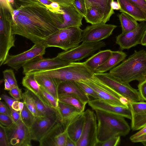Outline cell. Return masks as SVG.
<instances>
[{"instance_id":"6da1fadb","label":"cell","mask_w":146,"mask_h":146,"mask_svg":"<svg viewBox=\"0 0 146 146\" xmlns=\"http://www.w3.org/2000/svg\"><path fill=\"white\" fill-rule=\"evenodd\" d=\"M12 15L13 34L34 44L44 42L63 23L62 14L52 12L43 4L17 7Z\"/></svg>"},{"instance_id":"7a4b0ae2","label":"cell","mask_w":146,"mask_h":146,"mask_svg":"<svg viewBox=\"0 0 146 146\" xmlns=\"http://www.w3.org/2000/svg\"><path fill=\"white\" fill-rule=\"evenodd\" d=\"M113 77L125 83L146 79V51L135 50L134 53L109 72Z\"/></svg>"},{"instance_id":"3957f363","label":"cell","mask_w":146,"mask_h":146,"mask_svg":"<svg viewBox=\"0 0 146 146\" xmlns=\"http://www.w3.org/2000/svg\"><path fill=\"white\" fill-rule=\"evenodd\" d=\"M95 111L98 142H104L115 136H125L129 133L130 127L125 117L100 110Z\"/></svg>"},{"instance_id":"277c9868","label":"cell","mask_w":146,"mask_h":146,"mask_svg":"<svg viewBox=\"0 0 146 146\" xmlns=\"http://www.w3.org/2000/svg\"><path fill=\"white\" fill-rule=\"evenodd\" d=\"M34 75H42L55 78L60 82L80 81L92 77L94 72L84 62H72L65 66L48 70L30 72Z\"/></svg>"},{"instance_id":"5b68a950","label":"cell","mask_w":146,"mask_h":146,"mask_svg":"<svg viewBox=\"0 0 146 146\" xmlns=\"http://www.w3.org/2000/svg\"><path fill=\"white\" fill-rule=\"evenodd\" d=\"M83 31L80 28L76 27L61 29L50 36L44 43L47 48L57 47L68 50L78 46L82 42Z\"/></svg>"},{"instance_id":"8992f818","label":"cell","mask_w":146,"mask_h":146,"mask_svg":"<svg viewBox=\"0 0 146 146\" xmlns=\"http://www.w3.org/2000/svg\"><path fill=\"white\" fill-rule=\"evenodd\" d=\"M12 17L8 9L0 7V66L3 65L11 48L15 47L12 32Z\"/></svg>"},{"instance_id":"52a82bcc","label":"cell","mask_w":146,"mask_h":146,"mask_svg":"<svg viewBox=\"0 0 146 146\" xmlns=\"http://www.w3.org/2000/svg\"><path fill=\"white\" fill-rule=\"evenodd\" d=\"M47 48L44 42L35 44L31 48L15 55L9 54L3 64L18 71L27 63L42 58Z\"/></svg>"},{"instance_id":"ba28073f","label":"cell","mask_w":146,"mask_h":146,"mask_svg":"<svg viewBox=\"0 0 146 146\" xmlns=\"http://www.w3.org/2000/svg\"><path fill=\"white\" fill-rule=\"evenodd\" d=\"M106 46V43L102 41L90 42H82L76 47L59 53L56 57L69 62L80 61L93 54Z\"/></svg>"},{"instance_id":"9c48e42d","label":"cell","mask_w":146,"mask_h":146,"mask_svg":"<svg viewBox=\"0 0 146 146\" xmlns=\"http://www.w3.org/2000/svg\"><path fill=\"white\" fill-rule=\"evenodd\" d=\"M94 75L129 100L135 102L143 101L137 90L131 87L129 83L123 82L115 78L109 72L94 73Z\"/></svg>"},{"instance_id":"30bf717a","label":"cell","mask_w":146,"mask_h":146,"mask_svg":"<svg viewBox=\"0 0 146 146\" xmlns=\"http://www.w3.org/2000/svg\"><path fill=\"white\" fill-rule=\"evenodd\" d=\"M80 81L92 88L98 94L100 99L113 105L126 107L120 101L124 96L98 79L94 74L89 79Z\"/></svg>"},{"instance_id":"8fae6325","label":"cell","mask_w":146,"mask_h":146,"mask_svg":"<svg viewBox=\"0 0 146 146\" xmlns=\"http://www.w3.org/2000/svg\"><path fill=\"white\" fill-rule=\"evenodd\" d=\"M83 113L85 118L84 126L76 146H96L98 141L96 114L89 109H87Z\"/></svg>"},{"instance_id":"7c38bea8","label":"cell","mask_w":146,"mask_h":146,"mask_svg":"<svg viewBox=\"0 0 146 146\" xmlns=\"http://www.w3.org/2000/svg\"><path fill=\"white\" fill-rule=\"evenodd\" d=\"M5 129L10 146L32 145L29 129L23 123L21 119L16 123L5 127Z\"/></svg>"},{"instance_id":"4fadbf2b","label":"cell","mask_w":146,"mask_h":146,"mask_svg":"<svg viewBox=\"0 0 146 146\" xmlns=\"http://www.w3.org/2000/svg\"><path fill=\"white\" fill-rule=\"evenodd\" d=\"M62 120L58 112L48 116L35 117L34 121L29 128L32 140L39 141Z\"/></svg>"},{"instance_id":"5bb4252c","label":"cell","mask_w":146,"mask_h":146,"mask_svg":"<svg viewBox=\"0 0 146 146\" xmlns=\"http://www.w3.org/2000/svg\"><path fill=\"white\" fill-rule=\"evenodd\" d=\"M68 121L62 120L57 123L38 141L39 145L65 146L68 137L66 127Z\"/></svg>"},{"instance_id":"9a60e30c","label":"cell","mask_w":146,"mask_h":146,"mask_svg":"<svg viewBox=\"0 0 146 146\" xmlns=\"http://www.w3.org/2000/svg\"><path fill=\"white\" fill-rule=\"evenodd\" d=\"M117 27L115 25L100 23L87 26L82 33V42H99L109 37Z\"/></svg>"},{"instance_id":"2e32d148","label":"cell","mask_w":146,"mask_h":146,"mask_svg":"<svg viewBox=\"0 0 146 146\" xmlns=\"http://www.w3.org/2000/svg\"><path fill=\"white\" fill-rule=\"evenodd\" d=\"M146 28V21L141 22L135 29L125 33H121L116 37V43L121 50L128 49L141 44Z\"/></svg>"},{"instance_id":"e0dca14e","label":"cell","mask_w":146,"mask_h":146,"mask_svg":"<svg viewBox=\"0 0 146 146\" xmlns=\"http://www.w3.org/2000/svg\"><path fill=\"white\" fill-rule=\"evenodd\" d=\"M69 62L60 60L56 57L52 58H42L29 62L23 67L24 74L31 72L51 70L60 67Z\"/></svg>"},{"instance_id":"ac0fdd59","label":"cell","mask_w":146,"mask_h":146,"mask_svg":"<svg viewBox=\"0 0 146 146\" xmlns=\"http://www.w3.org/2000/svg\"><path fill=\"white\" fill-rule=\"evenodd\" d=\"M131 114V127L134 131L140 130L146 126V102L129 100Z\"/></svg>"},{"instance_id":"d6986e66","label":"cell","mask_w":146,"mask_h":146,"mask_svg":"<svg viewBox=\"0 0 146 146\" xmlns=\"http://www.w3.org/2000/svg\"><path fill=\"white\" fill-rule=\"evenodd\" d=\"M88 104L94 110H100L119 115L131 119V114L129 107L113 105L100 99L90 100Z\"/></svg>"},{"instance_id":"ffe728a7","label":"cell","mask_w":146,"mask_h":146,"mask_svg":"<svg viewBox=\"0 0 146 146\" xmlns=\"http://www.w3.org/2000/svg\"><path fill=\"white\" fill-rule=\"evenodd\" d=\"M58 99L66 96H73L86 105L90 100L89 96L84 92L75 81H73L61 82L58 86Z\"/></svg>"},{"instance_id":"44dd1931","label":"cell","mask_w":146,"mask_h":146,"mask_svg":"<svg viewBox=\"0 0 146 146\" xmlns=\"http://www.w3.org/2000/svg\"><path fill=\"white\" fill-rule=\"evenodd\" d=\"M63 11L62 14L63 23L60 29L71 27H80L82 25L84 17L77 11L73 5L68 6H60Z\"/></svg>"},{"instance_id":"7402d4cb","label":"cell","mask_w":146,"mask_h":146,"mask_svg":"<svg viewBox=\"0 0 146 146\" xmlns=\"http://www.w3.org/2000/svg\"><path fill=\"white\" fill-rule=\"evenodd\" d=\"M83 112L69 121L66 130L68 137L76 144L80 139L82 131L85 121Z\"/></svg>"},{"instance_id":"603a6c76","label":"cell","mask_w":146,"mask_h":146,"mask_svg":"<svg viewBox=\"0 0 146 146\" xmlns=\"http://www.w3.org/2000/svg\"><path fill=\"white\" fill-rule=\"evenodd\" d=\"M25 75L22 81L23 86L36 96L44 103L51 107L43 94L34 74L29 72Z\"/></svg>"},{"instance_id":"cb8c5ba5","label":"cell","mask_w":146,"mask_h":146,"mask_svg":"<svg viewBox=\"0 0 146 146\" xmlns=\"http://www.w3.org/2000/svg\"><path fill=\"white\" fill-rule=\"evenodd\" d=\"M120 9V12L126 13L137 21H146L145 16L143 11L129 0H117Z\"/></svg>"},{"instance_id":"d4e9b609","label":"cell","mask_w":146,"mask_h":146,"mask_svg":"<svg viewBox=\"0 0 146 146\" xmlns=\"http://www.w3.org/2000/svg\"><path fill=\"white\" fill-rule=\"evenodd\" d=\"M126 56V54L122 51H112L109 58L104 63L97 68L94 72L102 73L110 71L123 61Z\"/></svg>"},{"instance_id":"484cf974","label":"cell","mask_w":146,"mask_h":146,"mask_svg":"<svg viewBox=\"0 0 146 146\" xmlns=\"http://www.w3.org/2000/svg\"><path fill=\"white\" fill-rule=\"evenodd\" d=\"M34 75L39 85L58 100V87L60 81L56 79L43 75Z\"/></svg>"},{"instance_id":"4316f807","label":"cell","mask_w":146,"mask_h":146,"mask_svg":"<svg viewBox=\"0 0 146 146\" xmlns=\"http://www.w3.org/2000/svg\"><path fill=\"white\" fill-rule=\"evenodd\" d=\"M86 9L92 6L98 7L103 13L104 18L103 23L109 21L111 16L114 13L111 6L114 0H85Z\"/></svg>"},{"instance_id":"83f0119b","label":"cell","mask_w":146,"mask_h":146,"mask_svg":"<svg viewBox=\"0 0 146 146\" xmlns=\"http://www.w3.org/2000/svg\"><path fill=\"white\" fill-rule=\"evenodd\" d=\"M112 51L110 49L100 51L87 59L84 63L89 69L94 72L97 68L104 63L109 58Z\"/></svg>"},{"instance_id":"f1b7e54d","label":"cell","mask_w":146,"mask_h":146,"mask_svg":"<svg viewBox=\"0 0 146 146\" xmlns=\"http://www.w3.org/2000/svg\"><path fill=\"white\" fill-rule=\"evenodd\" d=\"M58 111L62 120L68 121L83 112L74 107L58 101Z\"/></svg>"},{"instance_id":"f546056e","label":"cell","mask_w":146,"mask_h":146,"mask_svg":"<svg viewBox=\"0 0 146 146\" xmlns=\"http://www.w3.org/2000/svg\"><path fill=\"white\" fill-rule=\"evenodd\" d=\"M26 91L33 100L40 116H48L58 112V110L45 104L36 96L28 90Z\"/></svg>"},{"instance_id":"4dcf8cb0","label":"cell","mask_w":146,"mask_h":146,"mask_svg":"<svg viewBox=\"0 0 146 146\" xmlns=\"http://www.w3.org/2000/svg\"><path fill=\"white\" fill-rule=\"evenodd\" d=\"M84 18L86 22L93 25L103 23L104 16L98 7L92 6L86 9V13Z\"/></svg>"},{"instance_id":"1f68e13d","label":"cell","mask_w":146,"mask_h":146,"mask_svg":"<svg viewBox=\"0 0 146 146\" xmlns=\"http://www.w3.org/2000/svg\"><path fill=\"white\" fill-rule=\"evenodd\" d=\"M119 20L122 33H125L136 29L139 24L135 19L125 13L121 12L117 15Z\"/></svg>"},{"instance_id":"d6a6232c","label":"cell","mask_w":146,"mask_h":146,"mask_svg":"<svg viewBox=\"0 0 146 146\" xmlns=\"http://www.w3.org/2000/svg\"><path fill=\"white\" fill-rule=\"evenodd\" d=\"M58 101L72 106L82 112L84 111L86 105L78 98L72 96H66L59 98Z\"/></svg>"},{"instance_id":"836d02e7","label":"cell","mask_w":146,"mask_h":146,"mask_svg":"<svg viewBox=\"0 0 146 146\" xmlns=\"http://www.w3.org/2000/svg\"><path fill=\"white\" fill-rule=\"evenodd\" d=\"M35 118V116L24 104L23 110L21 113V119L22 121L29 129L33 125Z\"/></svg>"},{"instance_id":"e575fe53","label":"cell","mask_w":146,"mask_h":146,"mask_svg":"<svg viewBox=\"0 0 146 146\" xmlns=\"http://www.w3.org/2000/svg\"><path fill=\"white\" fill-rule=\"evenodd\" d=\"M22 96L23 102L28 109L35 117L40 116L33 100L26 91L23 93Z\"/></svg>"},{"instance_id":"d590c367","label":"cell","mask_w":146,"mask_h":146,"mask_svg":"<svg viewBox=\"0 0 146 146\" xmlns=\"http://www.w3.org/2000/svg\"><path fill=\"white\" fill-rule=\"evenodd\" d=\"M130 139L132 142H140L146 146V126L131 136Z\"/></svg>"},{"instance_id":"8d00e7d4","label":"cell","mask_w":146,"mask_h":146,"mask_svg":"<svg viewBox=\"0 0 146 146\" xmlns=\"http://www.w3.org/2000/svg\"><path fill=\"white\" fill-rule=\"evenodd\" d=\"M4 80L6 79L11 85V88L18 86L14 73L11 69H7L3 72Z\"/></svg>"},{"instance_id":"74e56055","label":"cell","mask_w":146,"mask_h":146,"mask_svg":"<svg viewBox=\"0 0 146 146\" xmlns=\"http://www.w3.org/2000/svg\"><path fill=\"white\" fill-rule=\"evenodd\" d=\"M41 92L50 106L58 111V100L46 90L42 87L40 86Z\"/></svg>"},{"instance_id":"f35d334b","label":"cell","mask_w":146,"mask_h":146,"mask_svg":"<svg viewBox=\"0 0 146 146\" xmlns=\"http://www.w3.org/2000/svg\"><path fill=\"white\" fill-rule=\"evenodd\" d=\"M75 82L84 92L88 96H90L94 99H100L98 94L91 87L81 81Z\"/></svg>"},{"instance_id":"ab89813d","label":"cell","mask_w":146,"mask_h":146,"mask_svg":"<svg viewBox=\"0 0 146 146\" xmlns=\"http://www.w3.org/2000/svg\"><path fill=\"white\" fill-rule=\"evenodd\" d=\"M72 4L79 13L84 17L86 13L85 0H74Z\"/></svg>"},{"instance_id":"60d3db41","label":"cell","mask_w":146,"mask_h":146,"mask_svg":"<svg viewBox=\"0 0 146 146\" xmlns=\"http://www.w3.org/2000/svg\"><path fill=\"white\" fill-rule=\"evenodd\" d=\"M38 4H43L40 0H14V3L13 5L14 4L16 8Z\"/></svg>"},{"instance_id":"b9f144b4","label":"cell","mask_w":146,"mask_h":146,"mask_svg":"<svg viewBox=\"0 0 146 146\" xmlns=\"http://www.w3.org/2000/svg\"><path fill=\"white\" fill-rule=\"evenodd\" d=\"M120 141V136L111 137L102 142H98L96 146H116L118 145Z\"/></svg>"},{"instance_id":"7bdbcfd3","label":"cell","mask_w":146,"mask_h":146,"mask_svg":"<svg viewBox=\"0 0 146 146\" xmlns=\"http://www.w3.org/2000/svg\"><path fill=\"white\" fill-rule=\"evenodd\" d=\"M0 146H10L5 127L0 124Z\"/></svg>"},{"instance_id":"ee69618b","label":"cell","mask_w":146,"mask_h":146,"mask_svg":"<svg viewBox=\"0 0 146 146\" xmlns=\"http://www.w3.org/2000/svg\"><path fill=\"white\" fill-rule=\"evenodd\" d=\"M0 124L5 127H8L14 123L11 117L3 114L0 113Z\"/></svg>"},{"instance_id":"f6af8a7d","label":"cell","mask_w":146,"mask_h":146,"mask_svg":"<svg viewBox=\"0 0 146 146\" xmlns=\"http://www.w3.org/2000/svg\"><path fill=\"white\" fill-rule=\"evenodd\" d=\"M9 93L13 98L17 100H19L23 99V93L18 86L12 88Z\"/></svg>"},{"instance_id":"bcb514c9","label":"cell","mask_w":146,"mask_h":146,"mask_svg":"<svg viewBox=\"0 0 146 146\" xmlns=\"http://www.w3.org/2000/svg\"><path fill=\"white\" fill-rule=\"evenodd\" d=\"M138 88V91L143 100L146 101V79L139 83Z\"/></svg>"},{"instance_id":"7dc6e473","label":"cell","mask_w":146,"mask_h":146,"mask_svg":"<svg viewBox=\"0 0 146 146\" xmlns=\"http://www.w3.org/2000/svg\"><path fill=\"white\" fill-rule=\"evenodd\" d=\"M45 6L53 12L60 14H62L63 13L59 5L56 2H52L50 4Z\"/></svg>"},{"instance_id":"c3c4849f","label":"cell","mask_w":146,"mask_h":146,"mask_svg":"<svg viewBox=\"0 0 146 146\" xmlns=\"http://www.w3.org/2000/svg\"><path fill=\"white\" fill-rule=\"evenodd\" d=\"M129 0L143 11L146 18V1L145 0Z\"/></svg>"},{"instance_id":"681fc988","label":"cell","mask_w":146,"mask_h":146,"mask_svg":"<svg viewBox=\"0 0 146 146\" xmlns=\"http://www.w3.org/2000/svg\"><path fill=\"white\" fill-rule=\"evenodd\" d=\"M1 97L6 103L11 111L13 110L12 108L13 103L15 101L18 100L5 94H2Z\"/></svg>"},{"instance_id":"f907efd6","label":"cell","mask_w":146,"mask_h":146,"mask_svg":"<svg viewBox=\"0 0 146 146\" xmlns=\"http://www.w3.org/2000/svg\"><path fill=\"white\" fill-rule=\"evenodd\" d=\"M0 113L8 115L11 117V111L6 105L2 102H0Z\"/></svg>"},{"instance_id":"816d5d0a","label":"cell","mask_w":146,"mask_h":146,"mask_svg":"<svg viewBox=\"0 0 146 146\" xmlns=\"http://www.w3.org/2000/svg\"><path fill=\"white\" fill-rule=\"evenodd\" d=\"M24 102L17 100L14 102L12 106V108L14 110L19 111L20 113L22 112L24 106Z\"/></svg>"},{"instance_id":"f5cc1de1","label":"cell","mask_w":146,"mask_h":146,"mask_svg":"<svg viewBox=\"0 0 146 146\" xmlns=\"http://www.w3.org/2000/svg\"><path fill=\"white\" fill-rule=\"evenodd\" d=\"M52 2L58 3L60 6H68L72 4L74 0H50Z\"/></svg>"},{"instance_id":"db71d44e","label":"cell","mask_w":146,"mask_h":146,"mask_svg":"<svg viewBox=\"0 0 146 146\" xmlns=\"http://www.w3.org/2000/svg\"><path fill=\"white\" fill-rule=\"evenodd\" d=\"M0 4L3 7L8 9L11 14L14 11V9L10 3L8 1V0H0Z\"/></svg>"},{"instance_id":"11a10c76","label":"cell","mask_w":146,"mask_h":146,"mask_svg":"<svg viewBox=\"0 0 146 146\" xmlns=\"http://www.w3.org/2000/svg\"><path fill=\"white\" fill-rule=\"evenodd\" d=\"M11 115L14 123H16L21 119V113L19 111L13 110L11 111Z\"/></svg>"},{"instance_id":"9f6ffc18","label":"cell","mask_w":146,"mask_h":146,"mask_svg":"<svg viewBox=\"0 0 146 146\" xmlns=\"http://www.w3.org/2000/svg\"><path fill=\"white\" fill-rule=\"evenodd\" d=\"M111 6L112 9L114 10H120V6L118 2L113 1L111 3Z\"/></svg>"},{"instance_id":"6f0895ef","label":"cell","mask_w":146,"mask_h":146,"mask_svg":"<svg viewBox=\"0 0 146 146\" xmlns=\"http://www.w3.org/2000/svg\"><path fill=\"white\" fill-rule=\"evenodd\" d=\"M65 146H76V144L68 136L67 137Z\"/></svg>"},{"instance_id":"680465c9","label":"cell","mask_w":146,"mask_h":146,"mask_svg":"<svg viewBox=\"0 0 146 146\" xmlns=\"http://www.w3.org/2000/svg\"><path fill=\"white\" fill-rule=\"evenodd\" d=\"M140 44L146 46V28L144 32Z\"/></svg>"},{"instance_id":"91938a15","label":"cell","mask_w":146,"mask_h":146,"mask_svg":"<svg viewBox=\"0 0 146 146\" xmlns=\"http://www.w3.org/2000/svg\"><path fill=\"white\" fill-rule=\"evenodd\" d=\"M4 90H6L10 91L11 89V87L8 82L6 79L4 80Z\"/></svg>"},{"instance_id":"94428289","label":"cell","mask_w":146,"mask_h":146,"mask_svg":"<svg viewBox=\"0 0 146 146\" xmlns=\"http://www.w3.org/2000/svg\"><path fill=\"white\" fill-rule=\"evenodd\" d=\"M40 1L45 6L50 4L52 2L50 0H40Z\"/></svg>"},{"instance_id":"6125c7cd","label":"cell","mask_w":146,"mask_h":146,"mask_svg":"<svg viewBox=\"0 0 146 146\" xmlns=\"http://www.w3.org/2000/svg\"><path fill=\"white\" fill-rule=\"evenodd\" d=\"M145 1H146V0H145Z\"/></svg>"}]
</instances>
